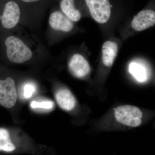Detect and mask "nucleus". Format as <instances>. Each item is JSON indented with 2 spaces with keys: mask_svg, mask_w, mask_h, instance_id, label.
I'll return each mask as SVG.
<instances>
[{
  "mask_svg": "<svg viewBox=\"0 0 155 155\" xmlns=\"http://www.w3.org/2000/svg\"><path fill=\"white\" fill-rule=\"evenodd\" d=\"M6 55L8 60L15 64H20L29 61L32 57L30 49L17 37H8L4 41Z\"/></svg>",
  "mask_w": 155,
  "mask_h": 155,
  "instance_id": "f257e3e1",
  "label": "nucleus"
},
{
  "mask_svg": "<svg viewBox=\"0 0 155 155\" xmlns=\"http://www.w3.org/2000/svg\"><path fill=\"white\" fill-rule=\"evenodd\" d=\"M21 15L18 3L14 0H0V26L6 29L14 28Z\"/></svg>",
  "mask_w": 155,
  "mask_h": 155,
  "instance_id": "f03ea898",
  "label": "nucleus"
},
{
  "mask_svg": "<svg viewBox=\"0 0 155 155\" xmlns=\"http://www.w3.org/2000/svg\"><path fill=\"white\" fill-rule=\"evenodd\" d=\"M90 14L101 24L107 22L112 14L113 5L110 0H84Z\"/></svg>",
  "mask_w": 155,
  "mask_h": 155,
  "instance_id": "7ed1b4c3",
  "label": "nucleus"
},
{
  "mask_svg": "<svg viewBox=\"0 0 155 155\" xmlns=\"http://www.w3.org/2000/svg\"><path fill=\"white\" fill-rule=\"evenodd\" d=\"M114 113L116 120L119 123L133 127H138L141 124L142 113L135 106H119L114 109Z\"/></svg>",
  "mask_w": 155,
  "mask_h": 155,
  "instance_id": "20e7f679",
  "label": "nucleus"
},
{
  "mask_svg": "<svg viewBox=\"0 0 155 155\" xmlns=\"http://www.w3.org/2000/svg\"><path fill=\"white\" fill-rule=\"evenodd\" d=\"M17 99L15 81L12 78H0V105L4 107H13Z\"/></svg>",
  "mask_w": 155,
  "mask_h": 155,
  "instance_id": "39448f33",
  "label": "nucleus"
},
{
  "mask_svg": "<svg viewBox=\"0 0 155 155\" xmlns=\"http://www.w3.org/2000/svg\"><path fill=\"white\" fill-rule=\"evenodd\" d=\"M155 23V11L152 9H144L134 16L131 25L134 30L141 31L151 27Z\"/></svg>",
  "mask_w": 155,
  "mask_h": 155,
  "instance_id": "423d86ee",
  "label": "nucleus"
},
{
  "mask_svg": "<svg viewBox=\"0 0 155 155\" xmlns=\"http://www.w3.org/2000/svg\"><path fill=\"white\" fill-rule=\"evenodd\" d=\"M71 73L77 78H83L89 74L91 67L85 58L79 54L72 56L69 63Z\"/></svg>",
  "mask_w": 155,
  "mask_h": 155,
  "instance_id": "0eeeda50",
  "label": "nucleus"
},
{
  "mask_svg": "<svg viewBox=\"0 0 155 155\" xmlns=\"http://www.w3.org/2000/svg\"><path fill=\"white\" fill-rule=\"evenodd\" d=\"M49 24L54 30L68 32L74 28L72 20L60 10L54 11L50 15Z\"/></svg>",
  "mask_w": 155,
  "mask_h": 155,
  "instance_id": "6e6552de",
  "label": "nucleus"
},
{
  "mask_svg": "<svg viewBox=\"0 0 155 155\" xmlns=\"http://www.w3.org/2000/svg\"><path fill=\"white\" fill-rule=\"evenodd\" d=\"M59 5L61 11L72 22H78L81 18V12L75 0H60Z\"/></svg>",
  "mask_w": 155,
  "mask_h": 155,
  "instance_id": "1a4fd4ad",
  "label": "nucleus"
},
{
  "mask_svg": "<svg viewBox=\"0 0 155 155\" xmlns=\"http://www.w3.org/2000/svg\"><path fill=\"white\" fill-rule=\"evenodd\" d=\"M55 97L58 105L63 110L70 111L75 107L76 104L75 98L67 89L62 88L58 90Z\"/></svg>",
  "mask_w": 155,
  "mask_h": 155,
  "instance_id": "9d476101",
  "label": "nucleus"
},
{
  "mask_svg": "<svg viewBox=\"0 0 155 155\" xmlns=\"http://www.w3.org/2000/svg\"><path fill=\"white\" fill-rule=\"evenodd\" d=\"M19 149V146L11 138L8 130L0 127V152L13 153Z\"/></svg>",
  "mask_w": 155,
  "mask_h": 155,
  "instance_id": "9b49d317",
  "label": "nucleus"
},
{
  "mask_svg": "<svg viewBox=\"0 0 155 155\" xmlns=\"http://www.w3.org/2000/svg\"><path fill=\"white\" fill-rule=\"evenodd\" d=\"M118 51V46L115 42L107 41L102 47V61L105 66L110 67L114 64Z\"/></svg>",
  "mask_w": 155,
  "mask_h": 155,
  "instance_id": "f8f14e48",
  "label": "nucleus"
},
{
  "mask_svg": "<svg viewBox=\"0 0 155 155\" xmlns=\"http://www.w3.org/2000/svg\"><path fill=\"white\" fill-rule=\"evenodd\" d=\"M128 70L138 82H144L147 80V70L142 64L137 62H132L129 65Z\"/></svg>",
  "mask_w": 155,
  "mask_h": 155,
  "instance_id": "ddd939ff",
  "label": "nucleus"
},
{
  "mask_svg": "<svg viewBox=\"0 0 155 155\" xmlns=\"http://www.w3.org/2000/svg\"><path fill=\"white\" fill-rule=\"evenodd\" d=\"M36 87L33 83H27L24 84L23 87V97L28 99L30 98L35 92Z\"/></svg>",
  "mask_w": 155,
  "mask_h": 155,
  "instance_id": "4468645a",
  "label": "nucleus"
},
{
  "mask_svg": "<svg viewBox=\"0 0 155 155\" xmlns=\"http://www.w3.org/2000/svg\"><path fill=\"white\" fill-rule=\"evenodd\" d=\"M54 103L51 101H45L41 102L32 101L31 106L33 108H42L45 109H51L54 107Z\"/></svg>",
  "mask_w": 155,
  "mask_h": 155,
  "instance_id": "2eb2a0df",
  "label": "nucleus"
},
{
  "mask_svg": "<svg viewBox=\"0 0 155 155\" xmlns=\"http://www.w3.org/2000/svg\"><path fill=\"white\" fill-rule=\"evenodd\" d=\"M22 2L28 3V4H31V3H35L38 2L41 0H19Z\"/></svg>",
  "mask_w": 155,
  "mask_h": 155,
  "instance_id": "dca6fc26",
  "label": "nucleus"
}]
</instances>
